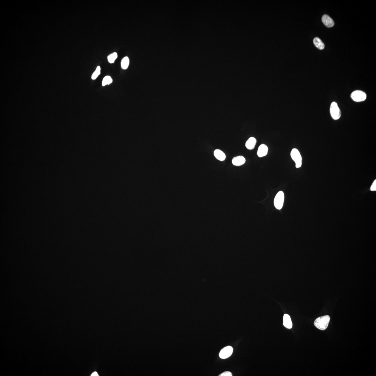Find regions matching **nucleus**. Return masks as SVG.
Returning a JSON list of instances; mask_svg holds the SVG:
<instances>
[{
	"label": "nucleus",
	"instance_id": "obj_1",
	"mask_svg": "<svg viewBox=\"0 0 376 376\" xmlns=\"http://www.w3.org/2000/svg\"><path fill=\"white\" fill-rule=\"evenodd\" d=\"M330 317L328 315L319 317L316 319L314 324L317 328L321 330H325L328 326Z\"/></svg>",
	"mask_w": 376,
	"mask_h": 376
},
{
	"label": "nucleus",
	"instance_id": "obj_2",
	"mask_svg": "<svg viewBox=\"0 0 376 376\" xmlns=\"http://www.w3.org/2000/svg\"><path fill=\"white\" fill-rule=\"evenodd\" d=\"M291 155L292 159L295 163L296 168L301 167L302 164V157L299 151L296 148H294L291 150Z\"/></svg>",
	"mask_w": 376,
	"mask_h": 376
},
{
	"label": "nucleus",
	"instance_id": "obj_3",
	"mask_svg": "<svg viewBox=\"0 0 376 376\" xmlns=\"http://www.w3.org/2000/svg\"><path fill=\"white\" fill-rule=\"evenodd\" d=\"M351 97L354 101L359 102L366 100L367 96L366 93L362 91L356 90L351 94Z\"/></svg>",
	"mask_w": 376,
	"mask_h": 376
},
{
	"label": "nucleus",
	"instance_id": "obj_4",
	"mask_svg": "<svg viewBox=\"0 0 376 376\" xmlns=\"http://www.w3.org/2000/svg\"><path fill=\"white\" fill-rule=\"evenodd\" d=\"M330 112L333 119L335 120H338L341 117V112L337 103L335 102H333L331 103Z\"/></svg>",
	"mask_w": 376,
	"mask_h": 376
},
{
	"label": "nucleus",
	"instance_id": "obj_5",
	"mask_svg": "<svg viewBox=\"0 0 376 376\" xmlns=\"http://www.w3.org/2000/svg\"><path fill=\"white\" fill-rule=\"evenodd\" d=\"M284 200V194L282 191H279L275 196L274 203L275 207L278 210L282 208Z\"/></svg>",
	"mask_w": 376,
	"mask_h": 376
},
{
	"label": "nucleus",
	"instance_id": "obj_6",
	"mask_svg": "<svg viewBox=\"0 0 376 376\" xmlns=\"http://www.w3.org/2000/svg\"><path fill=\"white\" fill-rule=\"evenodd\" d=\"M233 352V348L230 346H227L220 352L219 356L222 359H225L230 357Z\"/></svg>",
	"mask_w": 376,
	"mask_h": 376
},
{
	"label": "nucleus",
	"instance_id": "obj_7",
	"mask_svg": "<svg viewBox=\"0 0 376 376\" xmlns=\"http://www.w3.org/2000/svg\"><path fill=\"white\" fill-rule=\"evenodd\" d=\"M321 20L323 24L327 27H332L334 25V21L329 16L326 14H325L323 15Z\"/></svg>",
	"mask_w": 376,
	"mask_h": 376
},
{
	"label": "nucleus",
	"instance_id": "obj_8",
	"mask_svg": "<svg viewBox=\"0 0 376 376\" xmlns=\"http://www.w3.org/2000/svg\"><path fill=\"white\" fill-rule=\"evenodd\" d=\"M268 151V148L266 145L261 144L259 147L257 152V154L259 157H261L266 156L267 154Z\"/></svg>",
	"mask_w": 376,
	"mask_h": 376
},
{
	"label": "nucleus",
	"instance_id": "obj_9",
	"mask_svg": "<svg viewBox=\"0 0 376 376\" xmlns=\"http://www.w3.org/2000/svg\"><path fill=\"white\" fill-rule=\"evenodd\" d=\"M246 159L242 156L234 157L232 160V164L234 166H239L242 165L246 162Z\"/></svg>",
	"mask_w": 376,
	"mask_h": 376
},
{
	"label": "nucleus",
	"instance_id": "obj_10",
	"mask_svg": "<svg viewBox=\"0 0 376 376\" xmlns=\"http://www.w3.org/2000/svg\"><path fill=\"white\" fill-rule=\"evenodd\" d=\"M283 325L284 327L288 329H291L292 327L293 324L291 317L288 314H285L284 315Z\"/></svg>",
	"mask_w": 376,
	"mask_h": 376
},
{
	"label": "nucleus",
	"instance_id": "obj_11",
	"mask_svg": "<svg viewBox=\"0 0 376 376\" xmlns=\"http://www.w3.org/2000/svg\"><path fill=\"white\" fill-rule=\"evenodd\" d=\"M256 142V140L255 138L252 137L250 138L246 143V148L249 150L254 149L255 147Z\"/></svg>",
	"mask_w": 376,
	"mask_h": 376
},
{
	"label": "nucleus",
	"instance_id": "obj_12",
	"mask_svg": "<svg viewBox=\"0 0 376 376\" xmlns=\"http://www.w3.org/2000/svg\"><path fill=\"white\" fill-rule=\"evenodd\" d=\"M214 155L216 158L220 161H224L226 158V155L221 150H216L214 152Z\"/></svg>",
	"mask_w": 376,
	"mask_h": 376
},
{
	"label": "nucleus",
	"instance_id": "obj_13",
	"mask_svg": "<svg viewBox=\"0 0 376 376\" xmlns=\"http://www.w3.org/2000/svg\"><path fill=\"white\" fill-rule=\"evenodd\" d=\"M313 43L316 47L320 50H323L324 49L325 45L320 38L318 37H315L313 39Z\"/></svg>",
	"mask_w": 376,
	"mask_h": 376
},
{
	"label": "nucleus",
	"instance_id": "obj_14",
	"mask_svg": "<svg viewBox=\"0 0 376 376\" xmlns=\"http://www.w3.org/2000/svg\"><path fill=\"white\" fill-rule=\"evenodd\" d=\"M129 59L128 57H125L122 59L121 62V67L123 69L128 68L129 64Z\"/></svg>",
	"mask_w": 376,
	"mask_h": 376
},
{
	"label": "nucleus",
	"instance_id": "obj_15",
	"mask_svg": "<svg viewBox=\"0 0 376 376\" xmlns=\"http://www.w3.org/2000/svg\"><path fill=\"white\" fill-rule=\"evenodd\" d=\"M117 57L118 55L117 53H113L109 55L107 57V59H108V62L110 63H114L116 59L117 58Z\"/></svg>",
	"mask_w": 376,
	"mask_h": 376
},
{
	"label": "nucleus",
	"instance_id": "obj_16",
	"mask_svg": "<svg viewBox=\"0 0 376 376\" xmlns=\"http://www.w3.org/2000/svg\"><path fill=\"white\" fill-rule=\"evenodd\" d=\"M113 82V80L111 77L109 76H107L104 78L103 81H102V85L103 86H105L107 85H109L111 84Z\"/></svg>",
	"mask_w": 376,
	"mask_h": 376
},
{
	"label": "nucleus",
	"instance_id": "obj_17",
	"mask_svg": "<svg viewBox=\"0 0 376 376\" xmlns=\"http://www.w3.org/2000/svg\"><path fill=\"white\" fill-rule=\"evenodd\" d=\"M100 73H101V68L100 66H98L96 67V71L93 73L91 78L93 80H96L100 75Z\"/></svg>",
	"mask_w": 376,
	"mask_h": 376
},
{
	"label": "nucleus",
	"instance_id": "obj_18",
	"mask_svg": "<svg viewBox=\"0 0 376 376\" xmlns=\"http://www.w3.org/2000/svg\"><path fill=\"white\" fill-rule=\"evenodd\" d=\"M219 376H232V373L231 372L226 371L223 372Z\"/></svg>",
	"mask_w": 376,
	"mask_h": 376
},
{
	"label": "nucleus",
	"instance_id": "obj_19",
	"mask_svg": "<svg viewBox=\"0 0 376 376\" xmlns=\"http://www.w3.org/2000/svg\"><path fill=\"white\" fill-rule=\"evenodd\" d=\"M370 190L371 191H376V180L374 181L373 184H372L371 187H370Z\"/></svg>",
	"mask_w": 376,
	"mask_h": 376
},
{
	"label": "nucleus",
	"instance_id": "obj_20",
	"mask_svg": "<svg viewBox=\"0 0 376 376\" xmlns=\"http://www.w3.org/2000/svg\"><path fill=\"white\" fill-rule=\"evenodd\" d=\"M91 376H98L99 375L96 372H94L91 375Z\"/></svg>",
	"mask_w": 376,
	"mask_h": 376
}]
</instances>
